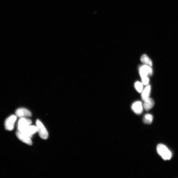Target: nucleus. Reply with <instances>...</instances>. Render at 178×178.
<instances>
[{
  "instance_id": "ddd939ff",
  "label": "nucleus",
  "mask_w": 178,
  "mask_h": 178,
  "mask_svg": "<svg viewBox=\"0 0 178 178\" xmlns=\"http://www.w3.org/2000/svg\"><path fill=\"white\" fill-rule=\"evenodd\" d=\"M153 117L152 115L146 114L144 117L143 121L144 123L146 124H150L152 122Z\"/></svg>"
},
{
  "instance_id": "9d476101",
  "label": "nucleus",
  "mask_w": 178,
  "mask_h": 178,
  "mask_svg": "<svg viewBox=\"0 0 178 178\" xmlns=\"http://www.w3.org/2000/svg\"><path fill=\"white\" fill-rule=\"evenodd\" d=\"M144 101L143 106L146 111H148L152 109L155 105V102L153 99L149 97L144 100Z\"/></svg>"
},
{
  "instance_id": "6e6552de",
  "label": "nucleus",
  "mask_w": 178,
  "mask_h": 178,
  "mask_svg": "<svg viewBox=\"0 0 178 178\" xmlns=\"http://www.w3.org/2000/svg\"><path fill=\"white\" fill-rule=\"evenodd\" d=\"M16 135L20 141L29 145H32V143L30 137L25 135L18 131L16 133Z\"/></svg>"
},
{
  "instance_id": "20e7f679",
  "label": "nucleus",
  "mask_w": 178,
  "mask_h": 178,
  "mask_svg": "<svg viewBox=\"0 0 178 178\" xmlns=\"http://www.w3.org/2000/svg\"><path fill=\"white\" fill-rule=\"evenodd\" d=\"M19 131L31 138L34 134L38 132V128L37 126L30 125Z\"/></svg>"
},
{
  "instance_id": "0eeeda50",
  "label": "nucleus",
  "mask_w": 178,
  "mask_h": 178,
  "mask_svg": "<svg viewBox=\"0 0 178 178\" xmlns=\"http://www.w3.org/2000/svg\"><path fill=\"white\" fill-rule=\"evenodd\" d=\"M32 123V121L30 119L26 118H21L18 122V131H21L26 127L31 125Z\"/></svg>"
},
{
  "instance_id": "4468645a",
  "label": "nucleus",
  "mask_w": 178,
  "mask_h": 178,
  "mask_svg": "<svg viewBox=\"0 0 178 178\" xmlns=\"http://www.w3.org/2000/svg\"><path fill=\"white\" fill-rule=\"evenodd\" d=\"M135 87L139 92L141 93L143 90V84L140 82L137 81L135 84Z\"/></svg>"
},
{
  "instance_id": "f8f14e48",
  "label": "nucleus",
  "mask_w": 178,
  "mask_h": 178,
  "mask_svg": "<svg viewBox=\"0 0 178 178\" xmlns=\"http://www.w3.org/2000/svg\"><path fill=\"white\" fill-rule=\"evenodd\" d=\"M141 61L143 63L146 65H148L151 67L152 66V61L146 55L144 54L142 56Z\"/></svg>"
},
{
  "instance_id": "f257e3e1",
  "label": "nucleus",
  "mask_w": 178,
  "mask_h": 178,
  "mask_svg": "<svg viewBox=\"0 0 178 178\" xmlns=\"http://www.w3.org/2000/svg\"><path fill=\"white\" fill-rule=\"evenodd\" d=\"M157 151L159 154L164 160H169L172 157V153L165 145L159 144L157 146Z\"/></svg>"
},
{
  "instance_id": "9b49d317",
  "label": "nucleus",
  "mask_w": 178,
  "mask_h": 178,
  "mask_svg": "<svg viewBox=\"0 0 178 178\" xmlns=\"http://www.w3.org/2000/svg\"><path fill=\"white\" fill-rule=\"evenodd\" d=\"M151 91V86L149 85L146 86L143 91L141 95V98L143 101L145 100L150 97Z\"/></svg>"
},
{
  "instance_id": "423d86ee",
  "label": "nucleus",
  "mask_w": 178,
  "mask_h": 178,
  "mask_svg": "<svg viewBox=\"0 0 178 178\" xmlns=\"http://www.w3.org/2000/svg\"><path fill=\"white\" fill-rule=\"evenodd\" d=\"M15 115L17 117L21 118H26L30 117L32 114L31 112L24 108H20L16 110Z\"/></svg>"
},
{
  "instance_id": "2eb2a0df",
  "label": "nucleus",
  "mask_w": 178,
  "mask_h": 178,
  "mask_svg": "<svg viewBox=\"0 0 178 178\" xmlns=\"http://www.w3.org/2000/svg\"><path fill=\"white\" fill-rule=\"evenodd\" d=\"M142 82L144 85H148L149 82V79L148 77H144L141 78Z\"/></svg>"
},
{
  "instance_id": "1a4fd4ad",
  "label": "nucleus",
  "mask_w": 178,
  "mask_h": 178,
  "mask_svg": "<svg viewBox=\"0 0 178 178\" xmlns=\"http://www.w3.org/2000/svg\"><path fill=\"white\" fill-rule=\"evenodd\" d=\"M132 109L136 114H141L143 110L142 103L140 101H137L134 103L132 106Z\"/></svg>"
},
{
  "instance_id": "39448f33",
  "label": "nucleus",
  "mask_w": 178,
  "mask_h": 178,
  "mask_svg": "<svg viewBox=\"0 0 178 178\" xmlns=\"http://www.w3.org/2000/svg\"><path fill=\"white\" fill-rule=\"evenodd\" d=\"M150 67L148 65H146L140 67L139 69V74L141 78L147 77L148 75H152L153 71Z\"/></svg>"
},
{
  "instance_id": "f03ea898",
  "label": "nucleus",
  "mask_w": 178,
  "mask_h": 178,
  "mask_svg": "<svg viewBox=\"0 0 178 178\" xmlns=\"http://www.w3.org/2000/svg\"><path fill=\"white\" fill-rule=\"evenodd\" d=\"M36 124L38 128V132L41 138L46 139L49 136L48 133L45 127L39 120H37Z\"/></svg>"
},
{
  "instance_id": "7ed1b4c3",
  "label": "nucleus",
  "mask_w": 178,
  "mask_h": 178,
  "mask_svg": "<svg viewBox=\"0 0 178 178\" xmlns=\"http://www.w3.org/2000/svg\"><path fill=\"white\" fill-rule=\"evenodd\" d=\"M17 119L16 115H12L6 119L4 123V126L7 130L12 131L13 130Z\"/></svg>"
}]
</instances>
